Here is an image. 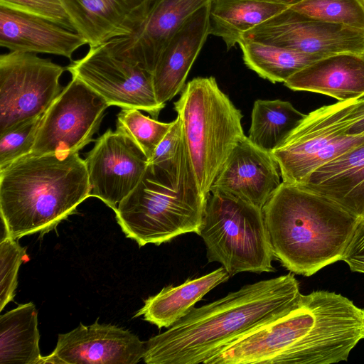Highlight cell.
<instances>
[{
  "instance_id": "obj_1",
  "label": "cell",
  "mask_w": 364,
  "mask_h": 364,
  "mask_svg": "<svg viewBox=\"0 0 364 364\" xmlns=\"http://www.w3.org/2000/svg\"><path fill=\"white\" fill-rule=\"evenodd\" d=\"M301 294L292 273L245 284L145 342L147 364L203 363L222 347L282 315Z\"/></svg>"
},
{
  "instance_id": "obj_2",
  "label": "cell",
  "mask_w": 364,
  "mask_h": 364,
  "mask_svg": "<svg viewBox=\"0 0 364 364\" xmlns=\"http://www.w3.org/2000/svg\"><path fill=\"white\" fill-rule=\"evenodd\" d=\"M85 160L77 151L23 156L0 170L1 237L46 233L90 197Z\"/></svg>"
},
{
  "instance_id": "obj_3",
  "label": "cell",
  "mask_w": 364,
  "mask_h": 364,
  "mask_svg": "<svg viewBox=\"0 0 364 364\" xmlns=\"http://www.w3.org/2000/svg\"><path fill=\"white\" fill-rule=\"evenodd\" d=\"M262 212L274 258L306 277L341 260L359 222L325 196L283 181Z\"/></svg>"
},
{
  "instance_id": "obj_4",
  "label": "cell",
  "mask_w": 364,
  "mask_h": 364,
  "mask_svg": "<svg viewBox=\"0 0 364 364\" xmlns=\"http://www.w3.org/2000/svg\"><path fill=\"white\" fill-rule=\"evenodd\" d=\"M208 198L200 191L184 136L175 156L149 163L135 188L114 210L127 237L141 247L200 233Z\"/></svg>"
},
{
  "instance_id": "obj_5",
  "label": "cell",
  "mask_w": 364,
  "mask_h": 364,
  "mask_svg": "<svg viewBox=\"0 0 364 364\" xmlns=\"http://www.w3.org/2000/svg\"><path fill=\"white\" fill-rule=\"evenodd\" d=\"M174 109L182 122L198 187L208 198L226 160L245 136L242 115L213 77L189 81Z\"/></svg>"
},
{
  "instance_id": "obj_6",
  "label": "cell",
  "mask_w": 364,
  "mask_h": 364,
  "mask_svg": "<svg viewBox=\"0 0 364 364\" xmlns=\"http://www.w3.org/2000/svg\"><path fill=\"white\" fill-rule=\"evenodd\" d=\"M209 262L230 277L272 272L274 259L262 208L220 191H210L199 235Z\"/></svg>"
},
{
  "instance_id": "obj_7",
  "label": "cell",
  "mask_w": 364,
  "mask_h": 364,
  "mask_svg": "<svg viewBox=\"0 0 364 364\" xmlns=\"http://www.w3.org/2000/svg\"><path fill=\"white\" fill-rule=\"evenodd\" d=\"M353 100L325 105L306 114L271 152L283 182L302 184L317 168L364 143V135L348 132Z\"/></svg>"
},
{
  "instance_id": "obj_8",
  "label": "cell",
  "mask_w": 364,
  "mask_h": 364,
  "mask_svg": "<svg viewBox=\"0 0 364 364\" xmlns=\"http://www.w3.org/2000/svg\"><path fill=\"white\" fill-rule=\"evenodd\" d=\"M61 65L36 53L9 52L0 56V134L43 114L63 90Z\"/></svg>"
},
{
  "instance_id": "obj_9",
  "label": "cell",
  "mask_w": 364,
  "mask_h": 364,
  "mask_svg": "<svg viewBox=\"0 0 364 364\" xmlns=\"http://www.w3.org/2000/svg\"><path fill=\"white\" fill-rule=\"evenodd\" d=\"M65 69L109 106L143 110L156 119L165 107L156 100L152 73L114 55L105 44L90 46L82 58L71 60Z\"/></svg>"
},
{
  "instance_id": "obj_10",
  "label": "cell",
  "mask_w": 364,
  "mask_h": 364,
  "mask_svg": "<svg viewBox=\"0 0 364 364\" xmlns=\"http://www.w3.org/2000/svg\"><path fill=\"white\" fill-rule=\"evenodd\" d=\"M108 107L103 97L72 77L43 114L30 154L78 152L92 141Z\"/></svg>"
},
{
  "instance_id": "obj_11",
  "label": "cell",
  "mask_w": 364,
  "mask_h": 364,
  "mask_svg": "<svg viewBox=\"0 0 364 364\" xmlns=\"http://www.w3.org/2000/svg\"><path fill=\"white\" fill-rule=\"evenodd\" d=\"M242 39L321 58L364 53V31L311 18L289 7L245 32Z\"/></svg>"
},
{
  "instance_id": "obj_12",
  "label": "cell",
  "mask_w": 364,
  "mask_h": 364,
  "mask_svg": "<svg viewBox=\"0 0 364 364\" xmlns=\"http://www.w3.org/2000/svg\"><path fill=\"white\" fill-rule=\"evenodd\" d=\"M90 196L112 210L138 185L149 161L138 145L119 130L108 129L85 159Z\"/></svg>"
},
{
  "instance_id": "obj_13",
  "label": "cell",
  "mask_w": 364,
  "mask_h": 364,
  "mask_svg": "<svg viewBox=\"0 0 364 364\" xmlns=\"http://www.w3.org/2000/svg\"><path fill=\"white\" fill-rule=\"evenodd\" d=\"M144 350L145 342L135 334L97 321L59 334L54 350L43 356L41 364H134L143 359Z\"/></svg>"
},
{
  "instance_id": "obj_14",
  "label": "cell",
  "mask_w": 364,
  "mask_h": 364,
  "mask_svg": "<svg viewBox=\"0 0 364 364\" xmlns=\"http://www.w3.org/2000/svg\"><path fill=\"white\" fill-rule=\"evenodd\" d=\"M212 0H154L141 26L132 34L104 43L114 55L153 73L164 48L196 11Z\"/></svg>"
},
{
  "instance_id": "obj_15",
  "label": "cell",
  "mask_w": 364,
  "mask_h": 364,
  "mask_svg": "<svg viewBox=\"0 0 364 364\" xmlns=\"http://www.w3.org/2000/svg\"><path fill=\"white\" fill-rule=\"evenodd\" d=\"M281 178L272 153L245 136L226 160L210 191H220L262 208L282 183Z\"/></svg>"
},
{
  "instance_id": "obj_16",
  "label": "cell",
  "mask_w": 364,
  "mask_h": 364,
  "mask_svg": "<svg viewBox=\"0 0 364 364\" xmlns=\"http://www.w3.org/2000/svg\"><path fill=\"white\" fill-rule=\"evenodd\" d=\"M89 46L129 36L146 18L154 0H59Z\"/></svg>"
},
{
  "instance_id": "obj_17",
  "label": "cell",
  "mask_w": 364,
  "mask_h": 364,
  "mask_svg": "<svg viewBox=\"0 0 364 364\" xmlns=\"http://www.w3.org/2000/svg\"><path fill=\"white\" fill-rule=\"evenodd\" d=\"M85 44L77 33L48 18L0 5V46L10 52L53 54L72 60Z\"/></svg>"
},
{
  "instance_id": "obj_18",
  "label": "cell",
  "mask_w": 364,
  "mask_h": 364,
  "mask_svg": "<svg viewBox=\"0 0 364 364\" xmlns=\"http://www.w3.org/2000/svg\"><path fill=\"white\" fill-rule=\"evenodd\" d=\"M210 3L191 14L161 52L152 73L158 102H166L183 90L187 75L209 35Z\"/></svg>"
},
{
  "instance_id": "obj_19",
  "label": "cell",
  "mask_w": 364,
  "mask_h": 364,
  "mask_svg": "<svg viewBox=\"0 0 364 364\" xmlns=\"http://www.w3.org/2000/svg\"><path fill=\"white\" fill-rule=\"evenodd\" d=\"M284 84L294 91L316 92L338 102L360 98L364 96V53L323 57L295 73Z\"/></svg>"
},
{
  "instance_id": "obj_20",
  "label": "cell",
  "mask_w": 364,
  "mask_h": 364,
  "mask_svg": "<svg viewBox=\"0 0 364 364\" xmlns=\"http://www.w3.org/2000/svg\"><path fill=\"white\" fill-rule=\"evenodd\" d=\"M300 185L364 219V143L319 167Z\"/></svg>"
},
{
  "instance_id": "obj_21",
  "label": "cell",
  "mask_w": 364,
  "mask_h": 364,
  "mask_svg": "<svg viewBox=\"0 0 364 364\" xmlns=\"http://www.w3.org/2000/svg\"><path fill=\"white\" fill-rule=\"evenodd\" d=\"M223 267L202 277L188 278L178 286L163 288L157 294L144 301V305L134 315L159 328H169L210 290L230 278Z\"/></svg>"
},
{
  "instance_id": "obj_22",
  "label": "cell",
  "mask_w": 364,
  "mask_h": 364,
  "mask_svg": "<svg viewBox=\"0 0 364 364\" xmlns=\"http://www.w3.org/2000/svg\"><path fill=\"white\" fill-rule=\"evenodd\" d=\"M288 8L257 0H212L209 35L220 37L230 50L242 35Z\"/></svg>"
},
{
  "instance_id": "obj_23",
  "label": "cell",
  "mask_w": 364,
  "mask_h": 364,
  "mask_svg": "<svg viewBox=\"0 0 364 364\" xmlns=\"http://www.w3.org/2000/svg\"><path fill=\"white\" fill-rule=\"evenodd\" d=\"M38 312L32 302L0 316V364H41Z\"/></svg>"
},
{
  "instance_id": "obj_24",
  "label": "cell",
  "mask_w": 364,
  "mask_h": 364,
  "mask_svg": "<svg viewBox=\"0 0 364 364\" xmlns=\"http://www.w3.org/2000/svg\"><path fill=\"white\" fill-rule=\"evenodd\" d=\"M306 116L290 102L257 100L253 105L247 137L258 147L272 152Z\"/></svg>"
},
{
  "instance_id": "obj_25",
  "label": "cell",
  "mask_w": 364,
  "mask_h": 364,
  "mask_svg": "<svg viewBox=\"0 0 364 364\" xmlns=\"http://www.w3.org/2000/svg\"><path fill=\"white\" fill-rule=\"evenodd\" d=\"M245 64L272 83L284 82L289 77L321 57L241 39L238 43Z\"/></svg>"
},
{
  "instance_id": "obj_26",
  "label": "cell",
  "mask_w": 364,
  "mask_h": 364,
  "mask_svg": "<svg viewBox=\"0 0 364 364\" xmlns=\"http://www.w3.org/2000/svg\"><path fill=\"white\" fill-rule=\"evenodd\" d=\"M289 8L311 18L364 31L363 0H303Z\"/></svg>"
},
{
  "instance_id": "obj_27",
  "label": "cell",
  "mask_w": 364,
  "mask_h": 364,
  "mask_svg": "<svg viewBox=\"0 0 364 364\" xmlns=\"http://www.w3.org/2000/svg\"><path fill=\"white\" fill-rule=\"evenodd\" d=\"M172 123L159 122L144 115L137 109H122L117 114V129L131 138L149 162Z\"/></svg>"
},
{
  "instance_id": "obj_28",
  "label": "cell",
  "mask_w": 364,
  "mask_h": 364,
  "mask_svg": "<svg viewBox=\"0 0 364 364\" xmlns=\"http://www.w3.org/2000/svg\"><path fill=\"white\" fill-rule=\"evenodd\" d=\"M42 117L21 122L0 134V170L31 154Z\"/></svg>"
},
{
  "instance_id": "obj_29",
  "label": "cell",
  "mask_w": 364,
  "mask_h": 364,
  "mask_svg": "<svg viewBox=\"0 0 364 364\" xmlns=\"http://www.w3.org/2000/svg\"><path fill=\"white\" fill-rule=\"evenodd\" d=\"M27 258L26 248L16 239L6 236L0 240V311L13 300L18 284V272Z\"/></svg>"
},
{
  "instance_id": "obj_30",
  "label": "cell",
  "mask_w": 364,
  "mask_h": 364,
  "mask_svg": "<svg viewBox=\"0 0 364 364\" xmlns=\"http://www.w3.org/2000/svg\"><path fill=\"white\" fill-rule=\"evenodd\" d=\"M0 5L45 17L75 31L59 0H0Z\"/></svg>"
},
{
  "instance_id": "obj_31",
  "label": "cell",
  "mask_w": 364,
  "mask_h": 364,
  "mask_svg": "<svg viewBox=\"0 0 364 364\" xmlns=\"http://www.w3.org/2000/svg\"><path fill=\"white\" fill-rule=\"evenodd\" d=\"M183 124L179 117L173 121L172 125L156 147L149 163L156 164L173 158L183 138Z\"/></svg>"
},
{
  "instance_id": "obj_32",
  "label": "cell",
  "mask_w": 364,
  "mask_h": 364,
  "mask_svg": "<svg viewBox=\"0 0 364 364\" xmlns=\"http://www.w3.org/2000/svg\"><path fill=\"white\" fill-rule=\"evenodd\" d=\"M341 260L351 271L364 274V219L359 220Z\"/></svg>"
},
{
  "instance_id": "obj_33",
  "label": "cell",
  "mask_w": 364,
  "mask_h": 364,
  "mask_svg": "<svg viewBox=\"0 0 364 364\" xmlns=\"http://www.w3.org/2000/svg\"><path fill=\"white\" fill-rule=\"evenodd\" d=\"M350 116L351 122L348 134L364 135V96L353 100Z\"/></svg>"
},
{
  "instance_id": "obj_34",
  "label": "cell",
  "mask_w": 364,
  "mask_h": 364,
  "mask_svg": "<svg viewBox=\"0 0 364 364\" xmlns=\"http://www.w3.org/2000/svg\"><path fill=\"white\" fill-rule=\"evenodd\" d=\"M257 1H266V2L273 3V4H277L286 6L287 7H290L291 6H294L296 4H298L299 2H300L303 0H257Z\"/></svg>"
},
{
  "instance_id": "obj_35",
  "label": "cell",
  "mask_w": 364,
  "mask_h": 364,
  "mask_svg": "<svg viewBox=\"0 0 364 364\" xmlns=\"http://www.w3.org/2000/svg\"><path fill=\"white\" fill-rule=\"evenodd\" d=\"M364 1V0H363Z\"/></svg>"
}]
</instances>
